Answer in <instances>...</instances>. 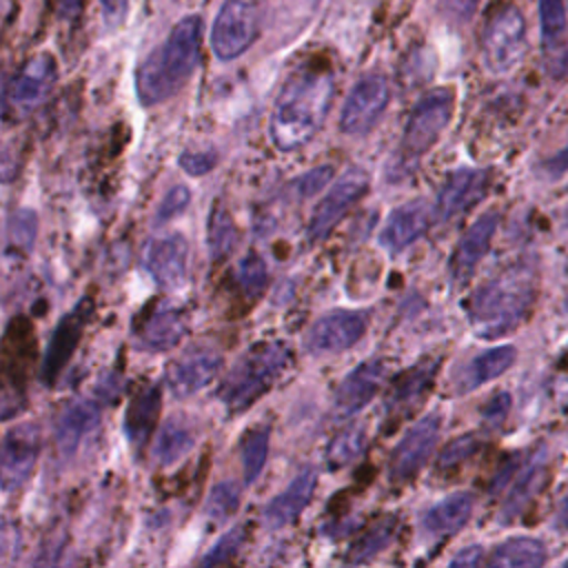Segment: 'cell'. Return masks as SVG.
I'll use <instances>...</instances> for the list:
<instances>
[{
  "label": "cell",
  "mask_w": 568,
  "mask_h": 568,
  "mask_svg": "<svg viewBox=\"0 0 568 568\" xmlns=\"http://www.w3.org/2000/svg\"><path fill=\"white\" fill-rule=\"evenodd\" d=\"M335 93V73L328 60L311 58L284 80L271 113L268 133L280 151L304 146L324 124Z\"/></svg>",
  "instance_id": "6da1fadb"
},
{
  "label": "cell",
  "mask_w": 568,
  "mask_h": 568,
  "mask_svg": "<svg viewBox=\"0 0 568 568\" xmlns=\"http://www.w3.org/2000/svg\"><path fill=\"white\" fill-rule=\"evenodd\" d=\"M539 293L535 257H519L479 284L466 300V315L481 339H497L515 331Z\"/></svg>",
  "instance_id": "7a4b0ae2"
},
{
  "label": "cell",
  "mask_w": 568,
  "mask_h": 568,
  "mask_svg": "<svg viewBox=\"0 0 568 568\" xmlns=\"http://www.w3.org/2000/svg\"><path fill=\"white\" fill-rule=\"evenodd\" d=\"M202 18L186 16L173 24L169 36L140 62L135 93L142 106H155L175 95L200 62Z\"/></svg>",
  "instance_id": "3957f363"
},
{
  "label": "cell",
  "mask_w": 568,
  "mask_h": 568,
  "mask_svg": "<svg viewBox=\"0 0 568 568\" xmlns=\"http://www.w3.org/2000/svg\"><path fill=\"white\" fill-rule=\"evenodd\" d=\"M291 362L293 355L284 342L266 339L253 344L224 375L217 386V397L229 413H244L273 388V384L288 371Z\"/></svg>",
  "instance_id": "277c9868"
},
{
  "label": "cell",
  "mask_w": 568,
  "mask_h": 568,
  "mask_svg": "<svg viewBox=\"0 0 568 568\" xmlns=\"http://www.w3.org/2000/svg\"><path fill=\"white\" fill-rule=\"evenodd\" d=\"M36 353L33 328L27 317H13L0 342V419L16 415L24 402L29 364Z\"/></svg>",
  "instance_id": "5b68a950"
},
{
  "label": "cell",
  "mask_w": 568,
  "mask_h": 568,
  "mask_svg": "<svg viewBox=\"0 0 568 568\" xmlns=\"http://www.w3.org/2000/svg\"><path fill=\"white\" fill-rule=\"evenodd\" d=\"M453 104H455V93L448 87H439L426 93L415 104L402 133L399 160H397L399 171L406 166H413L426 151L433 149V144L439 140L442 131L450 122Z\"/></svg>",
  "instance_id": "8992f818"
},
{
  "label": "cell",
  "mask_w": 568,
  "mask_h": 568,
  "mask_svg": "<svg viewBox=\"0 0 568 568\" xmlns=\"http://www.w3.org/2000/svg\"><path fill=\"white\" fill-rule=\"evenodd\" d=\"M528 47V29L526 18L517 7H499L488 18L481 33V62L495 73L504 75L513 71Z\"/></svg>",
  "instance_id": "52a82bcc"
},
{
  "label": "cell",
  "mask_w": 568,
  "mask_h": 568,
  "mask_svg": "<svg viewBox=\"0 0 568 568\" xmlns=\"http://www.w3.org/2000/svg\"><path fill=\"white\" fill-rule=\"evenodd\" d=\"M55 78L58 67L51 53L42 51L31 55L4 87L0 111L11 118H24L33 113L53 91Z\"/></svg>",
  "instance_id": "ba28073f"
},
{
  "label": "cell",
  "mask_w": 568,
  "mask_h": 568,
  "mask_svg": "<svg viewBox=\"0 0 568 568\" xmlns=\"http://www.w3.org/2000/svg\"><path fill=\"white\" fill-rule=\"evenodd\" d=\"M257 31V0H224L211 27V49L220 60H235L255 42Z\"/></svg>",
  "instance_id": "9c48e42d"
},
{
  "label": "cell",
  "mask_w": 568,
  "mask_h": 568,
  "mask_svg": "<svg viewBox=\"0 0 568 568\" xmlns=\"http://www.w3.org/2000/svg\"><path fill=\"white\" fill-rule=\"evenodd\" d=\"M42 437L38 424L24 422L7 428L0 435V488L11 493L18 490L31 477Z\"/></svg>",
  "instance_id": "30bf717a"
},
{
  "label": "cell",
  "mask_w": 568,
  "mask_h": 568,
  "mask_svg": "<svg viewBox=\"0 0 568 568\" xmlns=\"http://www.w3.org/2000/svg\"><path fill=\"white\" fill-rule=\"evenodd\" d=\"M390 100V87L388 80L382 73H368L351 89L342 115H339V129L346 135H364L368 133L382 113L386 111Z\"/></svg>",
  "instance_id": "8fae6325"
},
{
  "label": "cell",
  "mask_w": 568,
  "mask_h": 568,
  "mask_svg": "<svg viewBox=\"0 0 568 568\" xmlns=\"http://www.w3.org/2000/svg\"><path fill=\"white\" fill-rule=\"evenodd\" d=\"M93 315V300L82 297L69 313L60 317V322L53 328L51 342L47 346V353L40 364V382L47 386H53V382L62 375L64 366L69 364L71 355L75 353L87 324Z\"/></svg>",
  "instance_id": "7c38bea8"
},
{
  "label": "cell",
  "mask_w": 568,
  "mask_h": 568,
  "mask_svg": "<svg viewBox=\"0 0 568 568\" xmlns=\"http://www.w3.org/2000/svg\"><path fill=\"white\" fill-rule=\"evenodd\" d=\"M368 189V173L359 166L346 169L326 191V195L317 202L311 222H308V240L320 242L324 240L333 226L344 217V213L366 193Z\"/></svg>",
  "instance_id": "4fadbf2b"
},
{
  "label": "cell",
  "mask_w": 568,
  "mask_h": 568,
  "mask_svg": "<svg viewBox=\"0 0 568 568\" xmlns=\"http://www.w3.org/2000/svg\"><path fill=\"white\" fill-rule=\"evenodd\" d=\"M368 326V313L337 308L322 315L304 337V348L313 355H331L355 346Z\"/></svg>",
  "instance_id": "5bb4252c"
},
{
  "label": "cell",
  "mask_w": 568,
  "mask_h": 568,
  "mask_svg": "<svg viewBox=\"0 0 568 568\" xmlns=\"http://www.w3.org/2000/svg\"><path fill=\"white\" fill-rule=\"evenodd\" d=\"M442 430V415L439 413H428L422 419H417L399 439L390 455V479L395 481H408L415 477L424 464L428 462L435 442Z\"/></svg>",
  "instance_id": "9a60e30c"
},
{
  "label": "cell",
  "mask_w": 568,
  "mask_h": 568,
  "mask_svg": "<svg viewBox=\"0 0 568 568\" xmlns=\"http://www.w3.org/2000/svg\"><path fill=\"white\" fill-rule=\"evenodd\" d=\"M189 242L180 233L151 237L142 248V266L153 282L166 291H175L186 280Z\"/></svg>",
  "instance_id": "2e32d148"
},
{
  "label": "cell",
  "mask_w": 568,
  "mask_h": 568,
  "mask_svg": "<svg viewBox=\"0 0 568 568\" xmlns=\"http://www.w3.org/2000/svg\"><path fill=\"white\" fill-rule=\"evenodd\" d=\"M490 186V171L459 169L453 171L437 193V217L450 220L484 200Z\"/></svg>",
  "instance_id": "e0dca14e"
},
{
  "label": "cell",
  "mask_w": 568,
  "mask_h": 568,
  "mask_svg": "<svg viewBox=\"0 0 568 568\" xmlns=\"http://www.w3.org/2000/svg\"><path fill=\"white\" fill-rule=\"evenodd\" d=\"M186 315L175 306H149L135 322V342L149 353L173 348L186 333Z\"/></svg>",
  "instance_id": "ac0fdd59"
},
{
  "label": "cell",
  "mask_w": 568,
  "mask_h": 568,
  "mask_svg": "<svg viewBox=\"0 0 568 568\" xmlns=\"http://www.w3.org/2000/svg\"><path fill=\"white\" fill-rule=\"evenodd\" d=\"M222 368V357L215 351L195 348L171 362L164 373V382L175 397H189L211 384Z\"/></svg>",
  "instance_id": "d6986e66"
},
{
  "label": "cell",
  "mask_w": 568,
  "mask_h": 568,
  "mask_svg": "<svg viewBox=\"0 0 568 568\" xmlns=\"http://www.w3.org/2000/svg\"><path fill=\"white\" fill-rule=\"evenodd\" d=\"M497 224H499V213H495V211L484 213L468 226V231L457 242V248L450 257V277L457 286L468 282L475 266L488 253V246L497 231Z\"/></svg>",
  "instance_id": "ffe728a7"
},
{
  "label": "cell",
  "mask_w": 568,
  "mask_h": 568,
  "mask_svg": "<svg viewBox=\"0 0 568 568\" xmlns=\"http://www.w3.org/2000/svg\"><path fill=\"white\" fill-rule=\"evenodd\" d=\"M102 402L80 397L69 402L55 419V444L64 457H71L100 422Z\"/></svg>",
  "instance_id": "44dd1931"
},
{
  "label": "cell",
  "mask_w": 568,
  "mask_h": 568,
  "mask_svg": "<svg viewBox=\"0 0 568 568\" xmlns=\"http://www.w3.org/2000/svg\"><path fill=\"white\" fill-rule=\"evenodd\" d=\"M384 362L366 359L357 364L335 390V408L339 415H353L362 410L379 390L384 379Z\"/></svg>",
  "instance_id": "7402d4cb"
},
{
  "label": "cell",
  "mask_w": 568,
  "mask_h": 568,
  "mask_svg": "<svg viewBox=\"0 0 568 568\" xmlns=\"http://www.w3.org/2000/svg\"><path fill=\"white\" fill-rule=\"evenodd\" d=\"M428 222H430V211L422 200L402 204L393 209V213L386 217L379 233V244L390 253H399L426 233Z\"/></svg>",
  "instance_id": "603a6c76"
},
{
  "label": "cell",
  "mask_w": 568,
  "mask_h": 568,
  "mask_svg": "<svg viewBox=\"0 0 568 568\" xmlns=\"http://www.w3.org/2000/svg\"><path fill=\"white\" fill-rule=\"evenodd\" d=\"M313 490H315V470L302 468L291 479V484L266 504L264 508L266 526L273 530L288 526L308 506Z\"/></svg>",
  "instance_id": "cb8c5ba5"
},
{
  "label": "cell",
  "mask_w": 568,
  "mask_h": 568,
  "mask_svg": "<svg viewBox=\"0 0 568 568\" xmlns=\"http://www.w3.org/2000/svg\"><path fill=\"white\" fill-rule=\"evenodd\" d=\"M162 388L158 384H142L126 404L124 435L133 446H144L160 419Z\"/></svg>",
  "instance_id": "d4e9b609"
},
{
  "label": "cell",
  "mask_w": 568,
  "mask_h": 568,
  "mask_svg": "<svg viewBox=\"0 0 568 568\" xmlns=\"http://www.w3.org/2000/svg\"><path fill=\"white\" fill-rule=\"evenodd\" d=\"M544 479H546V450L544 446H539L535 453L528 455V459L515 475L513 488L508 490L504 506L499 510V519L506 524L515 521L524 513V508L530 504V499L537 495Z\"/></svg>",
  "instance_id": "484cf974"
},
{
  "label": "cell",
  "mask_w": 568,
  "mask_h": 568,
  "mask_svg": "<svg viewBox=\"0 0 568 568\" xmlns=\"http://www.w3.org/2000/svg\"><path fill=\"white\" fill-rule=\"evenodd\" d=\"M439 366H442V357H424L417 364H413L408 371H404L390 390L388 408L408 410L410 406H415V402H419L430 388Z\"/></svg>",
  "instance_id": "4316f807"
},
{
  "label": "cell",
  "mask_w": 568,
  "mask_h": 568,
  "mask_svg": "<svg viewBox=\"0 0 568 568\" xmlns=\"http://www.w3.org/2000/svg\"><path fill=\"white\" fill-rule=\"evenodd\" d=\"M515 359H517V351H515V346H508V344L479 353L462 368V373L457 377V393H468V390L499 377L515 364Z\"/></svg>",
  "instance_id": "83f0119b"
},
{
  "label": "cell",
  "mask_w": 568,
  "mask_h": 568,
  "mask_svg": "<svg viewBox=\"0 0 568 568\" xmlns=\"http://www.w3.org/2000/svg\"><path fill=\"white\" fill-rule=\"evenodd\" d=\"M475 499L470 493H453L424 515V530L433 537H448L457 532L473 513Z\"/></svg>",
  "instance_id": "f1b7e54d"
},
{
  "label": "cell",
  "mask_w": 568,
  "mask_h": 568,
  "mask_svg": "<svg viewBox=\"0 0 568 568\" xmlns=\"http://www.w3.org/2000/svg\"><path fill=\"white\" fill-rule=\"evenodd\" d=\"M546 564V546L532 537H510L495 546L488 566L495 568H535Z\"/></svg>",
  "instance_id": "f546056e"
},
{
  "label": "cell",
  "mask_w": 568,
  "mask_h": 568,
  "mask_svg": "<svg viewBox=\"0 0 568 568\" xmlns=\"http://www.w3.org/2000/svg\"><path fill=\"white\" fill-rule=\"evenodd\" d=\"M195 444L193 426L182 417H169L155 437L153 444V459L158 464H173L182 459Z\"/></svg>",
  "instance_id": "4dcf8cb0"
},
{
  "label": "cell",
  "mask_w": 568,
  "mask_h": 568,
  "mask_svg": "<svg viewBox=\"0 0 568 568\" xmlns=\"http://www.w3.org/2000/svg\"><path fill=\"white\" fill-rule=\"evenodd\" d=\"M397 528H399V519L395 515L382 517L366 532L359 535V539L351 546L346 561L348 564L373 561L384 548H388L393 544V539L397 535Z\"/></svg>",
  "instance_id": "1f68e13d"
},
{
  "label": "cell",
  "mask_w": 568,
  "mask_h": 568,
  "mask_svg": "<svg viewBox=\"0 0 568 568\" xmlns=\"http://www.w3.org/2000/svg\"><path fill=\"white\" fill-rule=\"evenodd\" d=\"M268 439H271V428L266 424L253 426L242 435L240 457H242L244 484H253L260 477L268 455Z\"/></svg>",
  "instance_id": "d6a6232c"
},
{
  "label": "cell",
  "mask_w": 568,
  "mask_h": 568,
  "mask_svg": "<svg viewBox=\"0 0 568 568\" xmlns=\"http://www.w3.org/2000/svg\"><path fill=\"white\" fill-rule=\"evenodd\" d=\"M206 244H209V253H211L213 262L226 260L237 244L235 222H233L231 213L220 202L211 209V215H209Z\"/></svg>",
  "instance_id": "836d02e7"
},
{
  "label": "cell",
  "mask_w": 568,
  "mask_h": 568,
  "mask_svg": "<svg viewBox=\"0 0 568 568\" xmlns=\"http://www.w3.org/2000/svg\"><path fill=\"white\" fill-rule=\"evenodd\" d=\"M539 29L541 42L548 51L564 47L568 31L566 0H539Z\"/></svg>",
  "instance_id": "e575fe53"
},
{
  "label": "cell",
  "mask_w": 568,
  "mask_h": 568,
  "mask_svg": "<svg viewBox=\"0 0 568 568\" xmlns=\"http://www.w3.org/2000/svg\"><path fill=\"white\" fill-rule=\"evenodd\" d=\"M364 439H366V433L359 424H353V426H346L342 428L328 444L326 448V464L331 470H337V468H344L348 464H353L362 450H364Z\"/></svg>",
  "instance_id": "d590c367"
},
{
  "label": "cell",
  "mask_w": 568,
  "mask_h": 568,
  "mask_svg": "<svg viewBox=\"0 0 568 568\" xmlns=\"http://www.w3.org/2000/svg\"><path fill=\"white\" fill-rule=\"evenodd\" d=\"M235 280L240 284L242 295L248 297V300H255V297H260L264 293L266 282H268L266 264L262 262L260 255L248 253V255L242 257V262L237 266V273H235Z\"/></svg>",
  "instance_id": "8d00e7d4"
},
{
  "label": "cell",
  "mask_w": 568,
  "mask_h": 568,
  "mask_svg": "<svg viewBox=\"0 0 568 568\" xmlns=\"http://www.w3.org/2000/svg\"><path fill=\"white\" fill-rule=\"evenodd\" d=\"M240 506V488L235 481H220L213 486L209 499H206V517L213 524L226 521Z\"/></svg>",
  "instance_id": "74e56055"
},
{
  "label": "cell",
  "mask_w": 568,
  "mask_h": 568,
  "mask_svg": "<svg viewBox=\"0 0 568 568\" xmlns=\"http://www.w3.org/2000/svg\"><path fill=\"white\" fill-rule=\"evenodd\" d=\"M244 541H246V528H244V526H235V528H231L229 532H224V535L206 550V555L200 559V564H202V566L226 564V561H231V559L240 552V548L244 546Z\"/></svg>",
  "instance_id": "f35d334b"
},
{
  "label": "cell",
  "mask_w": 568,
  "mask_h": 568,
  "mask_svg": "<svg viewBox=\"0 0 568 568\" xmlns=\"http://www.w3.org/2000/svg\"><path fill=\"white\" fill-rule=\"evenodd\" d=\"M479 448V439L475 435H459L455 437L453 442H448L444 446V450L439 453V459H437V468L439 470H453L455 466L464 464L470 455H475Z\"/></svg>",
  "instance_id": "ab89813d"
},
{
  "label": "cell",
  "mask_w": 568,
  "mask_h": 568,
  "mask_svg": "<svg viewBox=\"0 0 568 568\" xmlns=\"http://www.w3.org/2000/svg\"><path fill=\"white\" fill-rule=\"evenodd\" d=\"M9 244L11 248L29 251L36 240V215L33 211H20L9 222Z\"/></svg>",
  "instance_id": "60d3db41"
},
{
  "label": "cell",
  "mask_w": 568,
  "mask_h": 568,
  "mask_svg": "<svg viewBox=\"0 0 568 568\" xmlns=\"http://www.w3.org/2000/svg\"><path fill=\"white\" fill-rule=\"evenodd\" d=\"M189 200H191V191L184 186V184H175L166 191V195L162 197L158 211H155V222L158 224H164L169 222L171 217L180 215L186 206H189Z\"/></svg>",
  "instance_id": "b9f144b4"
},
{
  "label": "cell",
  "mask_w": 568,
  "mask_h": 568,
  "mask_svg": "<svg viewBox=\"0 0 568 568\" xmlns=\"http://www.w3.org/2000/svg\"><path fill=\"white\" fill-rule=\"evenodd\" d=\"M479 4H481V0H435L437 13L453 22L470 20L477 13Z\"/></svg>",
  "instance_id": "7bdbcfd3"
},
{
  "label": "cell",
  "mask_w": 568,
  "mask_h": 568,
  "mask_svg": "<svg viewBox=\"0 0 568 568\" xmlns=\"http://www.w3.org/2000/svg\"><path fill=\"white\" fill-rule=\"evenodd\" d=\"M331 178H333V166L322 164V166H315V169L306 171L304 175H300L297 182H295V189H297V193L304 195V197H306V195H315L317 191H322V189L328 184Z\"/></svg>",
  "instance_id": "ee69618b"
},
{
  "label": "cell",
  "mask_w": 568,
  "mask_h": 568,
  "mask_svg": "<svg viewBox=\"0 0 568 568\" xmlns=\"http://www.w3.org/2000/svg\"><path fill=\"white\" fill-rule=\"evenodd\" d=\"M510 410V393L508 390H497L490 395V399L481 408V417L488 426H499Z\"/></svg>",
  "instance_id": "f6af8a7d"
},
{
  "label": "cell",
  "mask_w": 568,
  "mask_h": 568,
  "mask_svg": "<svg viewBox=\"0 0 568 568\" xmlns=\"http://www.w3.org/2000/svg\"><path fill=\"white\" fill-rule=\"evenodd\" d=\"M217 164V155L213 151H186L180 155V166L189 175H204Z\"/></svg>",
  "instance_id": "bcb514c9"
},
{
  "label": "cell",
  "mask_w": 568,
  "mask_h": 568,
  "mask_svg": "<svg viewBox=\"0 0 568 568\" xmlns=\"http://www.w3.org/2000/svg\"><path fill=\"white\" fill-rule=\"evenodd\" d=\"M320 0H284V27L295 22H306L317 11Z\"/></svg>",
  "instance_id": "7dc6e473"
},
{
  "label": "cell",
  "mask_w": 568,
  "mask_h": 568,
  "mask_svg": "<svg viewBox=\"0 0 568 568\" xmlns=\"http://www.w3.org/2000/svg\"><path fill=\"white\" fill-rule=\"evenodd\" d=\"M539 173L546 180H559L561 175H566L568 173V144L564 149H559L557 153H552L550 158H546L539 164Z\"/></svg>",
  "instance_id": "c3c4849f"
},
{
  "label": "cell",
  "mask_w": 568,
  "mask_h": 568,
  "mask_svg": "<svg viewBox=\"0 0 568 568\" xmlns=\"http://www.w3.org/2000/svg\"><path fill=\"white\" fill-rule=\"evenodd\" d=\"M484 561V548L481 546H466L453 555L450 566H462V568H473Z\"/></svg>",
  "instance_id": "681fc988"
},
{
  "label": "cell",
  "mask_w": 568,
  "mask_h": 568,
  "mask_svg": "<svg viewBox=\"0 0 568 568\" xmlns=\"http://www.w3.org/2000/svg\"><path fill=\"white\" fill-rule=\"evenodd\" d=\"M100 4L104 11V18H109V22L113 24H118L129 9V0H100Z\"/></svg>",
  "instance_id": "f907efd6"
},
{
  "label": "cell",
  "mask_w": 568,
  "mask_h": 568,
  "mask_svg": "<svg viewBox=\"0 0 568 568\" xmlns=\"http://www.w3.org/2000/svg\"><path fill=\"white\" fill-rule=\"evenodd\" d=\"M16 160H13V153L4 146H0V180L2 182H9L13 175H16Z\"/></svg>",
  "instance_id": "816d5d0a"
},
{
  "label": "cell",
  "mask_w": 568,
  "mask_h": 568,
  "mask_svg": "<svg viewBox=\"0 0 568 568\" xmlns=\"http://www.w3.org/2000/svg\"><path fill=\"white\" fill-rule=\"evenodd\" d=\"M555 528L561 532H568V493L559 499L557 510H555Z\"/></svg>",
  "instance_id": "f5cc1de1"
},
{
  "label": "cell",
  "mask_w": 568,
  "mask_h": 568,
  "mask_svg": "<svg viewBox=\"0 0 568 568\" xmlns=\"http://www.w3.org/2000/svg\"><path fill=\"white\" fill-rule=\"evenodd\" d=\"M78 9H80V0H58V11L67 18L75 16Z\"/></svg>",
  "instance_id": "db71d44e"
},
{
  "label": "cell",
  "mask_w": 568,
  "mask_h": 568,
  "mask_svg": "<svg viewBox=\"0 0 568 568\" xmlns=\"http://www.w3.org/2000/svg\"><path fill=\"white\" fill-rule=\"evenodd\" d=\"M564 308H566V313H568V297H566V302H564Z\"/></svg>",
  "instance_id": "11a10c76"
},
{
  "label": "cell",
  "mask_w": 568,
  "mask_h": 568,
  "mask_svg": "<svg viewBox=\"0 0 568 568\" xmlns=\"http://www.w3.org/2000/svg\"><path fill=\"white\" fill-rule=\"evenodd\" d=\"M564 564H566V566H568V559H566V561H564Z\"/></svg>",
  "instance_id": "9f6ffc18"
}]
</instances>
